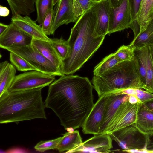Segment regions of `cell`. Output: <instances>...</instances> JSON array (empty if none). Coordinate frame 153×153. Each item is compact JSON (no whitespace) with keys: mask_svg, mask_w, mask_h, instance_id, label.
I'll return each mask as SVG.
<instances>
[{"mask_svg":"<svg viewBox=\"0 0 153 153\" xmlns=\"http://www.w3.org/2000/svg\"><path fill=\"white\" fill-rule=\"evenodd\" d=\"M55 76L34 70L16 75L8 91L24 90L48 86L55 80Z\"/></svg>","mask_w":153,"mask_h":153,"instance_id":"52a82bcc","label":"cell"},{"mask_svg":"<svg viewBox=\"0 0 153 153\" xmlns=\"http://www.w3.org/2000/svg\"><path fill=\"white\" fill-rule=\"evenodd\" d=\"M95 2L91 0H73L74 13L78 19L86 11L91 9Z\"/></svg>","mask_w":153,"mask_h":153,"instance_id":"4dcf8cb0","label":"cell"},{"mask_svg":"<svg viewBox=\"0 0 153 153\" xmlns=\"http://www.w3.org/2000/svg\"><path fill=\"white\" fill-rule=\"evenodd\" d=\"M93 85L88 78L64 75L49 86L45 101L65 130L82 127L94 104Z\"/></svg>","mask_w":153,"mask_h":153,"instance_id":"6da1fadb","label":"cell"},{"mask_svg":"<svg viewBox=\"0 0 153 153\" xmlns=\"http://www.w3.org/2000/svg\"><path fill=\"white\" fill-rule=\"evenodd\" d=\"M9 25H6L2 23H0V36L3 33L7 30Z\"/></svg>","mask_w":153,"mask_h":153,"instance_id":"ab89813d","label":"cell"},{"mask_svg":"<svg viewBox=\"0 0 153 153\" xmlns=\"http://www.w3.org/2000/svg\"><path fill=\"white\" fill-rule=\"evenodd\" d=\"M135 124L145 134L153 133V113L148 110L142 102L139 103Z\"/></svg>","mask_w":153,"mask_h":153,"instance_id":"ac0fdd59","label":"cell"},{"mask_svg":"<svg viewBox=\"0 0 153 153\" xmlns=\"http://www.w3.org/2000/svg\"><path fill=\"white\" fill-rule=\"evenodd\" d=\"M131 16L128 0H124L119 7H111L108 34L130 28Z\"/></svg>","mask_w":153,"mask_h":153,"instance_id":"9c48e42d","label":"cell"},{"mask_svg":"<svg viewBox=\"0 0 153 153\" xmlns=\"http://www.w3.org/2000/svg\"><path fill=\"white\" fill-rule=\"evenodd\" d=\"M57 148L59 152L68 153L83 143L78 131L68 132L63 134Z\"/></svg>","mask_w":153,"mask_h":153,"instance_id":"d6986e66","label":"cell"},{"mask_svg":"<svg viewBox=\"0 0 153 153\" xmlns=\"http://www.w3.org/2000/svg\"><path fill=\"white\" fill-rule=\"evenodd\" d=\"M153 18V0H142L137 17L140 34L146 29Z\"/></svg>","mask_w":153,"mask_h":153,"instance_id":"ffe728a7","label":"cell"},{"mask_svg":"<svg viewBox=\"0 0 153 153\" xmlns=\"http://www.w3.org/2000/svg\"><path fill=\"white\" fill-rule=\"evenodd\" d=\"M146 150L148 152H153V133L148 135Z\"/></svg>","mask_w":153,"mask_h":153,"instance_id":"d590c367","label":"cell"},{"mask_svg":"<svg viewBox=\"0 0 153 153\" xmlns=\"http://www.w3.org/2000/svg\"><path fill=\"white\" fill-rule=\"evenodd\" d=\"M108 1L111 7L117 8L121 5L124 0H108Z\"/></svg>","mask_w":153,"mask_h":153,"instance_id":"8d00e7d4","label":"cell"},{"mask_svg":"<svg viewBox=\"0 0 153 153\" xmlns=\"http://www.w3.org/2000/svg\"><path fill=\"white\" fill-rule=\"evenodd\" d=\"M103 118L100 127L99 134H104L111 119L120 105L129 100L130 95L115 92L107 94Z\"/></svg>","mask_w":153,"mask_h":153,"instance_id":"5bb4252c","label":"cell"},{"mask_svg":"<svg viewBox=\"0 0 153 153\" xmlns=\"http://www.w3.org/2000/svg\"><path fill=\"white\" fill-rule=\"evenodd\" d=\"M7 61H4L0 63V71H1L4 70L7 65L8 63Z\"/></svg>","mask_w":153,"mask_h":153,"instance_id":"60d3db41","label":"cell"},{"mask_svg":"<svg viewBox=\"0 0 153 153\" xmlns=\"http://www.w3.org/2000/svg\"><path fill=\"white\" fill-rule=\"evenodd\" d=\"M99 97L122 90L143 89L140 77L133 61L120 62L92 79Z\"/></svg>","mask_w":153,"mask_h":153,"instance_id":"277c9868","label":"cell"},{"mask_svg":"<svg viewBox=\"0 0 153 153\" xmlns=\"http://www.w3.org/2000/svg\"><path fill=\"white\" fill-rule=\"evenodd\" d=\"M9 10L7 7L0 6V16L2 17H6L8 16L9 14Z\"/></svg>","mask_w":153,"mask_h":153,"instance_id":"74e56055","label":"cell"},{"mask_svg":"<svg viewBox=\"0 0 153 153\" xmlns=\"http://www.w3.org/2000/svg\"><path fill=\"white\" fill-rule=\"evenodd\" d=\"M16 72L14 66L9 63L4 70L0 71V96L8 91L15 78Z\"/></svg>","mask_w":153,"mask_h":153,"instance_id":"d4e9b609","label":"cell"},{"mask_svg":"<svg viewBox=\"0 0 153 153\" xmlns=\"http://www.w3.org/2000/svg\"><path fill=\"white\" fill-rule=\"evenodd\" d=\"M54 13L51 35L63 24L74 22L78 19L74 13L73 0H59Z\"/></svg>","mask_w":153,"mask_h":153,"instance_id":"4fadbf2b","label":"cell"},{"mask_svg":"<svg viewBox=\"0 0 153 153\" xmlns=\"http://www.w3.org/2000/svg\"><path fill=\"white\" fill-rule=\"evenodd\" d=\"M51 42L62 61L67 57L69 51V46L67 40L60 39L51 38Z\"/></svg>","mask_w":153,"mask_h":153,"instance_id":"f546056e","label":"cell"},{"mask_svg":"<svg viewBox=\"0 0 153 153\" xmlns=\"http://www.w3.org/2000/svg\"><path fill=\"white\" fill-rule=\"evenodd\" d=\"M31 44L61 72L62 61L51 42L33 38Z\"/></svg>","mask_w":153,"mask_h":153,"instance_id":"e0dca14e","label":"cell"},{"mask_svg":"<svg viewBox=\"0 0 153 153\" xmlns=\"http://www.w3.org/2000/svg\"><path fill=\"white\" fill-rule=\"evenodd\" d=\"M129 45L134 49L146 45H153V18L146 29L134 38Z\"/></svg>","mask_w":153,"mask_h":153,"instance_id":"603a6c76","label":"cell"},{"mask_svg":"<svg viewBox=\"0 0 153 153\" xmlns=\"http://www.w3.org/2000/svg\"><path fill=\"white\" fill-rule=\"evenodd\" d=\"M145 47L146 82L144 90L153 93V45Z\"/></svg>","mask_w":153,"mask_h":153,"instance_id":"cb8c5ba5","label":"cell"},{"mask_svg":"<svg viewBox=\"0 0 153 153\" xmlns=\"http://www.w3.org/2000/svg\"><path fill=\"white\" fill-rule=\"evenodd\" d=\"M95 2H100L102 1H103L105 0H91Z\"/></svg>","mask_w":153,"mask_h":153,"instance_id":"7bdbcfd3","label":"cell"},{"mask_svg":"<svg viewBox=\"0 0 153 153\" xmlns=\"http://www.w3.org/2000/svg\"><path fill=\"white\" fill-rule=\"evenodd\" d=\"M54 12L53 8L49 9L41 25L42 31L46 35H51V27Z\"/></svg>","mask_w":153,"mask_h":153,"instance_id":"836d02e7","label":"cell"},{"mask_svg":"<svg viewBox=\"0 0 153 153\" xmlns=\"http://www.w3.org/2000/svg\"><path fill=\"white\" fill-rule=\"evenodd\" d=\"M109 134L124 152L132 151L148 152L146 150L148 135L145 134L136 127L135 123L127 126Z\"/></svg>","mask_w":153,"mask_h":153,"instance_id":"5b68a950","label":"cell"},{"mask_svg":"<svg viewBox=\"0 0 153 153\" xmlns=\"http://www.w3.org/2000/svg\"><path fill=\"white\" fill-rule=\"evenodd\" d=\"M62 138V137L51 140L41 141L36 145L34 148L41 152L48 150L56 149Z\"/></svg>","mask_w":153,"mask_h":153,"instance_id":"d6a6232c","label":"cell"},{"mask_svg":"<svg viewBox=\"0 0 153 153\" xmlns=\"http://www.w3.org/2000/svg\"><path fill=\"white\" fill-rule=\"evenodd\" d=\"M133 61L140 77L143 89H144L146 82L145 46L134 49V56Z\"/></svg>","mask_w":153,"mask_h":153,"instance_id":"7402d4cb","label":"cell"},{"mask_svg":"<svg viewBox=\"0 0 153 153\" xmlns=\"http://www.w3.org/2000/svg\"><path fill=\"white\" fill-rule=\"evenodd\" d=\"M112 139L110 135L104 133L94 135L85 141L79 146L68 153L114 152L111 150L113 148Z\"/></svg>","mask_w":153,"mask_h":153,"instance_id":"30bf717a","label":"cell"},{"mask_svg":"<svg viewBox=\"0 0 153 153\" xmlns=\"http://www.w3.org/2000/svg\"><path fill=\"white\" fill-rule=\"evenodd\" d=\"M107 94L99 97L82 126L85 134H99L100 126L103 118Z\"/></svg>","mask_w":153,"mask_h":153,"instance_id":"7c38bea8","label":"cell"},{"mask_svg":"<svg viewBox=\"0 0 153 153\" xmlns=\"http://www.w3.org/2000/svg\"><path fill=\"white\" fill-rule=\"evenodd\" d=\"M111 6L108 0L95 2L91 8L94 11L97 21L94 36H105L108 34Z\"/></svg>","mask_w":153,"mask_h":153,"instance_id":"9a60e30c","label":"cell"},{"mask_svg":"<svg viewBox=\"0 0 153 153\" xmlns=\"http://www.w3.org/2000/svg\"><path fill=\"white\" fill-rule=\"evenodd\" d=\"M11 22L19 28L31 36L33 39L51 42V38L45 34L41 27L38 25L28 15L22 16L16 15L11 18Z\"/></svg>","mask_w":153,"mask_h":153,"instance_id":"2e32d148","label":"cell"},{"mask_svg":"<svg viewBox=\"0 0 153 153\" xmlns=\"http://www.w3.org/2000/svg\"><path fill=\"white\" fill-rule=\"evenodd\" d=\"M12 16L16 15H29L35 11L36 0H7Z\"/></svg>","mask_w":153,"mask_h":153,"instance_id":"44dd1931","label":"cell"},{"mask_svg":"<svg viewBox=\"0 0 153 153\" xmlns=\"http://www.w3.org/2000/svg\"><path fill=\"white\" fill-rule=\"evenodd\" d=\"M135 97L142 103L153 99V93L141 88H137Z\"/></svg>","mask_w":153,"mask_h":153,"instance_id":"e575fe53","label":"cell"},{"mask_svg":"<svg viewBox=\"0 0 153 153\" xmlns=\"http://www.w3.org/2000/svg\"><path fill=\"white\" fill-rule=\"evenodd\" d=\"M33 39L11 22L5 31L0 36V47L6 50L28 45L31 44Z\"/></svg>","mask_w":153,"mask_h":153,"instance_id":"8fae6325","label":"cell"},{"mask_svg":"<svg viewBox=\"0 0 153 153\" xmlns=\"http://www.w3.org/2000/svg\"><path fill=\"white\" fill-rule=\"evenodd\" d=\"M10 59L11 63L19 71H36L34 67L25 59L13 53L10 52Z\"/></svg>","mask_w":153,"mask_h":153,"instance_id":"f1b7e54d","label":"cell"},{"mask_svg":"<svg viewBox=\"0 0 153 153\" xmlns=\"http://www.w3.org/2000/svg\"><path fill=\"white\" fill-rule=\"evenodd\" d=\"M142 103L148 110L153 113V99Z\"/></svg>","mask_w":153,"mask_h":153,"instance_id":"f35d334b","label":"cell"},{"mask_svg":"<svg viewBox=\"0 0 153 153\" xmlns=\"http://www.w3.org/2000/svg\"><path fill=\"white\" fill-rule=\"evenodd\" d=\"M116 56L122 61H133L134 49L129 45H123L114 53Z\"/></svg>","mask_w":153,"mask_h":153,"instance_id":"1f68e13d","label":"cell"},{"mask_svg":"<svg viewBox=\"0 0 153 153\" xmlns=\"http://www.w3.org/2000/svg\"><path fill=\"white\" fill-rule=\"evenodd\" d=\"M59 0H53V5H55L57 4Z\"/></svg>","mask_w":153,"mask_h":153,"instance_id":"b9f144b4","label":"cell"},{"mask_svg":"<svg viewBox=\"0 0 153 153\" xmlns=\"http://www.w3.org/2000/svg\"><path fill=\"white\" fill-rule=\"evenodd\" d=\"M43 88L4 93L0 96V123L17 124L36 119H46L42 96Z\"/></svg>","mask_w":153,"mask_h":153,"instance_id":"3957f363","label":"cell"},{"mask_svg":"<svg viewBox=\"0 0 153 153\" xmlns=\"http://www.w3.org/2000/svg\"><path fill=\"white\" fill-rule=\"evenodd\" d=\"M6 50L23 58L34 67L36 71L55 76L64 75L31 44L25 46L10 48Z\"/></svg>","mask_w":153,"mask_h":153,"instance_id":"8992f818","label":"cell"},{"mask_svg":"<svg viewBox=\"0 0 153 153\" xmlns=\"http://www.w3.org/2000/svg\"><path fill=\"white\" fill-rule=\"evenodd\" d=\"M142 0H128L131 16L130 28L134 34V38L140 33V29L137 22L138 12Z\"/></svg>","mask_w":153,"mask_h":153,"instance_id":"484cf974","label":"cell"},{"mask_svg":"<svg viewBox=\"0 0 153 153\" xmlns=\"http://www.w3.org/2000/svg\"><path fill=\"white\" fill-rule=\"evenodd\" d=\"M129 100L122 103L117 109L104 133L109 134L135 123L139 103Z\"/></svg>","mask_w":153,"mask_h":153,"instance_id":"ba28073f","label":"cell"},{"mask_svg":"<svg viewBox=\"0 0 153 153\" xmlns=\"http://www.w3.org/2000/svg\"><path fill=\"white\" fill-rule=\"evenodd\" d=\"M37 17L36 21L42 25L48 10L53 8V0H36Z\"/></svg>","mask_w":153,"mask_h":153,"instance_id":"83f0119b","label":"cell"},{"mask_svg":"<svg viewBox=\"0 0 153 153\" xmlns=\"http://www.w3.org/2000/svg\"><path fill=\"white\" fill-rule=\"evenodd\" d=\"M121 62L122 61L116 56L114 53H111L104 58L94 67L93 70L94 75H100Z\"/></svg>","mask_w":153,"mask_h":153,"instance_id":"4316f807","label":"cell"},{"mask_svg":"<svg viewBox=\"0 0 153 153\" xmlns=\"http://www.w3.org/2000/svg\"><path fill=\"white\" fill-rule=\"evenodd\" d=\"M97 18L91 8L80 16L71 29L67 40L69 51L62 61L61 72L64 75L73 74L78 70L102 44L105 36H94Z\"/></svg>","mask_w":153,"mask_h":153,"instance_id":"7a4b0ae2","label":"cell"}]
</instances>
